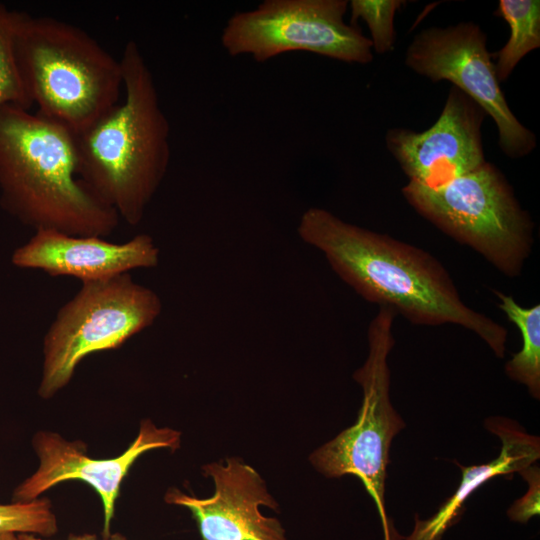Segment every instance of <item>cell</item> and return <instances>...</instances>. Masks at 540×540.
Wrapping results in <instances>:
<instances>
[{"instance_id": "cell-22", "label": "cell", "mask_w": 540, "mask_h": 540, "mask_svg": "<svg viewBox=\"0 0 540 540\" xmlns=\"http://www.w3.org/2000/svg\"><path fill=\"white\" fill-rule=\"evenodd\" d=\"M0 540H20V538L17 533L0 532Z\"/></svg>"}, {"instance_id": "cell-2", "label": "cell", "mask_w": 540, "mask_h": 540, "mask_svg": "<svg viewBox=\"0 0 540 540\" xmlns=\"http://www.w3.org/2000/svg\"><path fill=\"white\" fill-rule=\"evenodd\" d=\"M124 101L75 135L77 175L129 225L139 224L170 161V126L145 58L134 40L120 58Z\"/></svg>"}, {"instance_id": "cell-20", "label": "cell", "mask_w": 540, "mask_h": 540, "mask_svg": "<svg viewBox=\"0 0 540 540\" xmlns=\"http://www.w3.org/2000/svg\"><path fill=\"white\" fill-rule=\"evenodd\" d=\"M519 474L527 482L528 489L510 506L507 514L512 521L526 523L532 516L540 513V470L534 463Z\"/></svg>"}, {"instance_id": "cell-7", "label": "cell", "mask_w": 540, "mask_h": 540, "mask_svg": "<svg viewBox=\"0 0 540 540\" xmlns=\"http://www.w3.org/2000/svg\"><path fill=\"white\" fill-rule=\"evenodd\" d=\"M396 312L380 307L368 329L369 352L353 378L361 386L363 401L356 422L314 450L309 461L327 478L354 475L360 479L378 509L385 539L391 540L385 511V481L393 438L405 427L390 396L387 357L394 345Z\"/></svg>"}, {"instance_id": "cell-11", "label": "cell", "mask_w": 540, "mask_h": 540, "mask_svg": "<svg viewBox=\"0 0 540 540\" xmlns=\"http://www.w3.org/2000/svg\"><path fill=\"white\" fill-rule=\"evenodd\" d=\"M485 116L475 101L453 86L430 128L390 129L386 146L409 182L437 187L486 162L481 133Z\"/></svg>"}, {"instance_id": "cell-8", "label": "cell", "mask_w": 540, "mask_h": 540, "mask_svg": "<svg viewBox=\"0 0 540 540\" xmlns=\"http://www.w3.org/2000/svg\"><path fill=\"white\" fill-rule=\"evenodd\" d=\"M347 0H265L255 9L234 13L221 33L231 57L250 55L266 62L305 51L346 63L368 64L372 43L344 21Z\"/></svg>"}, {"instance_id": "cell-5", "label": "cell", "mask_w": 540, "mask_h": 540, "mask_svg": "<svg viewBox=\"0 0 540 540\" xmlns=\"http://www.w3.org/2000/svg\"><path fill=\"white\" fill-rule=\"evenodd\" d=\"M402 194L419 214L502 273L519 275L531 251L533 223L494 165L486 161L437 187L408 182Z\"/></svg>"}, {"instance_id": "cell-10", "label": "cell", "mask_w": 540, "mask_h": 540, "mask_svg": "<svg viewBox=\"0 0 540 540\" xmlns=\"http://www.w3.org/2000/svg\"><path fill=\"white\" fill-rule=\"evenodd\" d=\"M181 432L158 427L151 420L140 423L138 434L128 449L114 458L94 459L86 453L81 441H68L56 432L38 431L32 446L39 467L14 490L13 502H28L55 485L80 480L93 487L101 498L104 512L103 538L111 535L110 526L120 487L129 469L139 456L153 449L174 451L180 447Z\"/></svg>"}, {"instance_id": "cell-13", "label": "cell", "mask_w": 540, "mask_h": 540, "mask_svg": "<svg viewBox=\"0 0 540 540\" xmlns=\"http://www.w3.org/2000/svg\"><path fill=\"white\" fill-rule=\"evenodd\" d=\"M160 251L148 234L124 243L96 236H74L55 230H37L12 254L13 265L41 270L52 277L69 276L82 283L158 265Z\"/></svg>"}, {"instance_id": "cell-6", "label": "cell", "mask_w": 540, "mask_h": 540, "mask_svg": "<svg viewBox=\"0 0 540 540\" xmlns=\"http://www.w3.org/2000/svg\"><path fill=\"white\" fill-rule=\"evenodd\" d=\"M161 312L159 295L129 273L83 282L44 336L40 397H53L86 356L120 347L153 325Z\"/></svg>"}, {"instance_id": "cell-21", "label": "cell", "mask_w": 540, "mask_h": 540, "mask_svg": "<svg viewBox=\"0 0 540 540\" xmlns=\"http://www.w3.org/2000/svg\"><path fill=\"white\" fill-rule=\"evenodd\" d=\"M18 535H19L20 540H51L47 538H41L32 534L21 533ZM67 540H98V539L95 535H92V534H82V535H71ZM102 540H127V539L119 534H115V535H110L107 538H103Z\"/></svg>"}, {"instance_id": "cell-19", "label": "cell", "mask_w": 540, "mask_h": 540, "mask_svg": "<svg viewBox=\"0 0 540 540\" xmlns=\"http://www.w3.org/2000/svg\"><path fill=\"white\" fill-rule=\"evenodd\" d=\"M401 0H352L351 22L362 19L368 26L372 49L378 54H384L394 49L396 33L394 17L396 11L405 4Z\"/></svg>"}, {"instance_id": "cell-14", "label": "cell", "mask_w": 540, "mask_h": 540, "mask_svg": "<svg viewBox=\"0 0 540 540\" xmlns=\"http://www.w3.org/2000/svg\"><path fill=\"white\" fill-rule=\"evenodd\" d=\"M485 426L502 443L498 457L482 465L461 466L462 478L457 490L431 518L416 519L414 530L406 540H441L478 487L498 475L519 473L540 458L539 437L527 433L517 422L496 416L488 418Z\"/></svg>"}, {"instance_id": "cell-3", "label": "cell", "mask_w": 540, "mask_h": 540, "mask_svg": "<svg viewBox=\"0 0 540 540\" xmlns=\"http://www.w3.org/2000/svg\"><path fill=\"white\" fill-rule=\"evenodd\" d=\"M75 134L13 104L0 106V205L24 225L108 237L117 212L77 175Z\"/></svg>"}, {"instance_id": "cell-15", "label": "cell", "mask_w": 540, "mask_h": 540, "mask_svg": "<svg viewBox=\"0 0 540 540\" xmlns=\"http://www.w3.org/2000/svg\"><path fill=\"white\" fill-rule=\"evenodd\" d=\"M499 308L519 329L522 348L505 365L506 374L525 385L534 399L540 398V306L522 307L510 295L494 291Z\"/></svg>"}, {"instance_id": "cell-16", "label": "cell", "mask_w": 540, "mask_h": 540, "mask_svg": "<svg viewBox=\"0 0 540 540\" xmlns=\"http://www.w3.org/2000/svg\"><path fill=\"white\" fill-rule=\"evenodd\" d=\"M496 14L510 27L508 41L492 55L497 79L502 82L524 56L540 47V1L500 0Z\"/></svg>"}, {"instance_id": "cell-17", "label": "cell", "mask_w": 540, "mask_h": 540, "mask_svg": "<svg viewBox=\"0 0 540 540\" xmlns=\"http://www.w3.org/2000/svg\"><path fill=\"white\" fill-rule=\"evenodd\" d=\"M57 531L56 516L47 498L0 504V532L32 534L44 538Z\"/></svg>"}, {"instance_id": "cell-1", "label": "cell", "mask_w": 540, "mask_h": 540, "mask_svg": "<svg viewBox=\"0 0 540 540\" xmlns=\"http://www.w3.org/2000/svg\"><path fill=\"white\" fill-rule=\"evenodd\" d=\"M297 233L368 302L389 307L417 325H460L503 358L507 329L465 305L448 272L429 253L318 207L303 212Z\"/></svg>"}, {"instance_id": "cell-12", "label": "cell", "mask_w": 540, "mask_h": 540, "mask_svg": "<svg viewBox=\"0 0 540 540\" xmlns=\"http://www.w3.org/2000/svg\"><path fill=\"white\" fill-rule=\"evenodd\" d=\"M202 472L214 483L211 497H193L176 488L164 497L191 511L202 540H288L280 521L260 511L261 506L277 510L279 504L252 466L229 457L203 465Z\"/></svg>"}, {"instance_id": "cell-4", "label": "cell", "mask_w": 540, "mask_h": 540, "mask_svg": "<svg viewBox=\"0 0 540 540\" xmlns=\"http://www.w3.org/2000/svg\"><path fill=\"white\" fill-rule=\"evenodd\" d=\"M12 37L20 76L40 115L77 135L118 103L120 59L83 29L13 11Z\"/></svg>"}, {"instance_id": "cell-9", "label": "cell", "mask_w": 540, "mask_h": 540, "mask_svg": "<svg viewBox=\"0 0 540 540\" xmlns=\"http://www.w3.org/2000/svg\"><path fill=\"white\" fill-rule=\"evenodd\" d=\"M486 43V34L472 21L429 27L414 36L405 64L433 82L453 83L493 119L499 146L507 157L528 156L536 148V136L511 111Z\"/></svg>"}, {"instance_id": "cell-18", "label": "cell", "mask_w": 540, "mask_h": 540, "mask_svg": "<svg viewBox=\"0 0 540 540\" xmlns=\"http://www.w3.org/2000/svg\"><path fill=\"white\" fill-rule=\"evenodd\" d=\"M13 10L0 3V106L30 109L33 103L20 76L13 51Z\"/></svg>"}]
</instances>
